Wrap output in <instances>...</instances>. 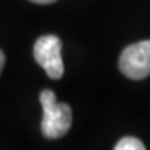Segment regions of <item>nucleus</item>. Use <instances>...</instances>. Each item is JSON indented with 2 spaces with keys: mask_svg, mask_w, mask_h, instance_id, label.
Masks as SVG:
<instances>
[{
  "mask_svg": "<svg viewBox=\"0 0 150 150\" xmlns=\"http://www.w3.org/2000/svg\"><path fill=\"white\" fill-rule=\"evenodd\" d=\"M40 103L43 107V135L49 139H55L66 135L72 124L71 106L66 103H57V97L51 89H45L40 93Z\"/></svg>",
  "mask_w": 150,
  "mask_h": 150,
  "instance_id": "obj_1",
  "label": "nucleus"
},
{
  "mask_svg": "<svg viewBox=\"0 0 150 150\" xmlns=\"http://www.w3.org/2000/svg\"><path fill=\"white\" fill-rule=\"evenodd\" d=\"M34 58L49 78L58 80L63 77L64 66L61 58V40L57 35L40 37L34 45Z\"/></svg>",
  "mask_w": 150,
  "mask_h": 150,
  "instance_id": "obj_2",
  "label": "nucleus"
},
{
  "mask_svg": "<svg viewBox=\"0 0 150 150\" xmlns=\"http://www.w3.org/2000/svg\"><path fill=\"white\" fill-rule=\"evenodd\" d=\"M120 71L130 80H142L150 75V40L133 43L121 52Z\"/></svg>",
  "mask_w": 150,
  "mask_h": 150,
  "instance_id": "obj_3",
  "label": "nucleus"
},
{
  "mask_svg": "<svg viewBox=\"0 0 150 150\" xmlns=\"http://www.w3.org/2000/svg\"><path fill=\"white\" fill-rule=\"evenodd\" d=\"M113 150H146V146L135 136H126L118 141Z\"/></svg>",
  "mask_w": 150,
  "mask_h": 150,
  "instance_id": "obj_4",
  "label": "nucleus"
},
{
  "mask_svg": "<svg viewBox=\"0 0 150 150\" xmlns=\"http://www.w3.org/2000/svg\"><path fill=\"white\" fill-rule=\"evenodd\" d=\"M34 3H40V5H47V3H54L57 2V0H31Z\"/></svg>",
  "mask_w": 150,
  "mask_h": 150,
  "instance_id": "obj_5",
  "label": "nucleus"
},
{
  "mask_svg": "<svg viewBox=\"0 0 150 150\" xmlns=\"http://www.w3.org/2000/svg\"><path fill=\"white\" fill-rule=\"evenodd\" d=\"M3 64H5V54L0 51V72H2V69H3Z\"/></svg>",
  "mask_w": 150,
  "mask_h": 150,
  "instance_id": "obj_6",
  "label": "nucleus"
}]
</instances>
